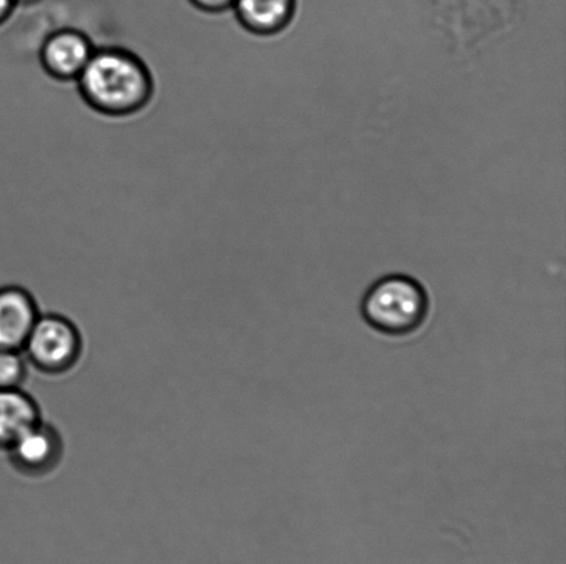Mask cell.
<instances>
[{
	"instance_id": "obj_6",
	"label": "cell",
	"mask_w": 566,
	"mask_h": 564,
	"mask_svg": "<svg viewBox=\"0 0 566 564\" xmlns=\"http://www.w3.org/2000/svg\"><path fill=\"white\" fill-rule=\"evenodd\" d=\"M39 317L38 302L24 287H0V350L22 351Z\"/></svg>"
},
{
	"instance_id": "obj_2",
	"label": "cell",
	"mask_w": 566,
	"mask_h": 564,
	"mask_svg": "<svg viewBox=\"0 0 566 564\" xmlns=\"http://www.w3.org/2000/svg\"><path fill=\"white\" fill-rule=\"evenodd\" d=\"M429 296L412 276L394 274L376 280L366 290L360 313L377 333L407 337L416 333L429 317Z\"/></svg>"
},
{
	"instance_id": "obj_11",
	"label": "cell",
	"mask_w": 566,
	"mask_h": 564,
	"mask_svg": "<svg viewBox=\"0 0 566 564\" xmlns=\"http://www.w3.org/2000/svg\"><path fill=\"white\" fill-rule=\"evenodd\" d=\"M17 8V0H0V26L13 15Z\"/></svg>"
},
{
	"instance_id": "obj_10",
	"label": "cell",
	"mask_w": 566,
	"mask_h": 564,
	"mask_svg": "<svg viewBox=\"0 0 566 564\" xmlns=\"http://www.w3.org/2000/svg\"><path fill=\"white\" fill-rule=\"evenodd\" d=\"M193 8L208 14H221L232 10L235 0H188Z\"/></svg>"
},
{
	"instance_id": "obj_5",
	"label": "cell",
	"mask_w": 566,
	"mask_h": 564,
	"mask_svg": "<svg viewBox=\"0 0 566 564\" xmlns=\"http://www.w3.org/2000/svg\"><path fill=\"white\" fill-rule=\"evenodd\" d=\"M96 50L87 33L63 28L44 39L39 61L44 72L59 82H76Z\"/></svg>"
},
{
	"instance_id": "obj_7",
	"label": "cell",
	"mask_w": 566,
	"mask_h": 564,
	"mask_svg": "<svg viewBox=\"0 0 566 564\" xmlns=\"http://www.w3.org/2000/svg\"><path fill=\"white\" fill-rule=\"evenodd\" d=\"M231 11L248 32L273 36L291 24L296 13V0H235Z\"/></svg>"
},
{
	"instance_id": "obj_1",
	"label": "cell",
	"mask_w": 566,
	"mask_h": 564,
	"mask_svg": "<svg viewBox=\"0 0 566 564\" xmlns=\"http://www.w3.org/2000/svg\"><path fill=\"white\" fill-rule=\"evenodd\" d=\"M76 85L88 107L113 118L140 113L154 96L147 64L136 53L118 46L96 47Z\"/></svg>"
},
{
	"instance_id": "obj_9",
	"label": "cell",
	"mask_w": 566,
	"mask_h": 564,
	"mask_svg": "<svg viewBox=\"0 0 566 564\" xmlns=\"http://www.w3.org/2000/svg\"><path fill=\"white\" fill-rule=\"evenodd\" d=\"M28 375L22 351L0 350V390H20Z\"/></svg>"
},
{
	"instance_id": "obj_12",
	"label": "cell",
	"mask_w": 566,
	"mask_h": 564,
	"mask_svg": "<svg viewBox=\"0 0 566 564\" xmlns=\"http://www.w3.org/2000/svg\"><path fill=\"white\" fill-rule=\"evenodd\" d=\"M41 2L42 0H17V4L19 6H33Z\"/></svg>"
},
{
	"instance_id": "obj_8",
	"label": "cell",
	"mask_w": 566,
	"mask_h": 564,
	"mask_svg": "<svg viewBox=\"0 0 566 564\" xmlns=\"http://www.w3.org/2000/svg\"><path fill=\"white\" fill-rule=\"evenodd\" d=\"M41 422V407L24 390H0V450Z\"/></svg>"
},
{
	"instance_id": "obj_3",
	"label": "cell",
	"mask_w": 566,
	"mask_h": 564,
	"mask_svg": "<svg viewBox=\"0 0 566 564\" xmlns=\"http://www.w3.org/2000/svg\"><path fill=\"white\" fill-rule=\"evenodd\" d=\"M80 329L63 315H41L22 348L28 364L48 375L71 372L81 361Z\"/></svg>"
},
{
	"instance_id": "obj_4",
	"label": "cell",
	"mask_w": 566,
	"mask_h": 564,
	"mask_svg": "<svg viewBox=\"0 0 566 564\" xmlns=\"http://www.w3.org/2000/svg\"><path fill=\"white\" fill-rule=\"evenodd\" d=\"M11 467L27 478H44L60 466L64 440L52 424L41 423L21 435L8 450Z\"/></svg>"
}]
</instances>
